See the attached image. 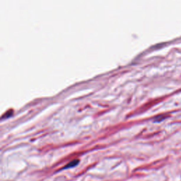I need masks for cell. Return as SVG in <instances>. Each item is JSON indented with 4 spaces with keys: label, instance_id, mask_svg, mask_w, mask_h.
I'll list each match as a JSON object with an SVG mask.
<instances>
[{
    "label": "cell",
    "instance_id": "cell-1",
    "mask_svg": "<svg viewBox=\"0 0 181 181\" xmlns=\"http://www.w3.org/2000/svg\"><path fill=\"white\" fill-rule=\"evenodd\" d=\"M78 160H75V161H72L69 164L67 165V166H65V168H71V167H74V166H76V165L78 164Z\"/></svg>",
    "mask_w": 181,
    "mask_h": 181
}]
</instances>
